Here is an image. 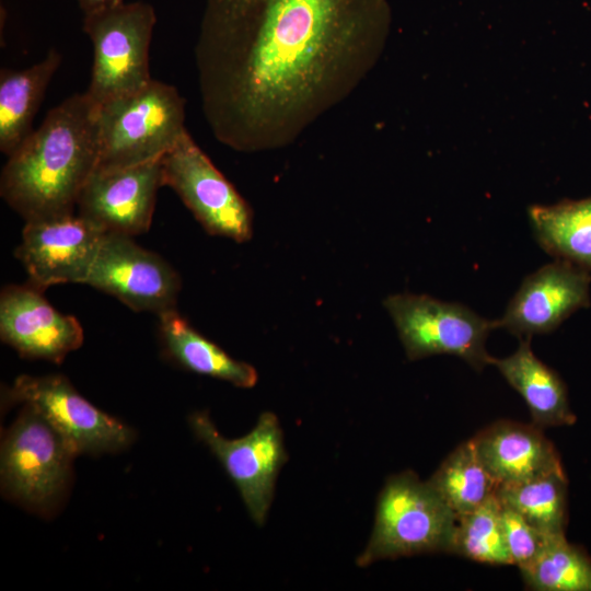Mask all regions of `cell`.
Listing matches in <instances>:
<instances>
[{
    "instance_id": "6da1fadb",
    "label": "cell",
    "mask_w": 591,
    "mask_h": 591,
    "mask_svg": "<svg viewBox=\"0 0 591 591\" xmlns=\"http://www.w3.org/2000/svg\"><path fill=\"white\" fill-rule=\"evenodd\" d=\"M387 0H206L195 46L205 119L243 153L296 142L375 66Z\"/></svg>"
},
{
    "instance_id": "7a4b0ae2",
    "label": "cell",
    "mask_w": 591,
    "mask_h": 591,
    "mask_svg": "<svg viewBox=\"0 0 591 591\" xmlns=\"http://www.w3.org/2000/svg\"><path fill=\"white\" fill-rule=\"evenodd\" d=\"M99 152V105L73 94L8 157L0 195L25 221L72 213Z\"/></svg>"
},
{
    "instance_id": "3957f363",
    "label": "cell",
    "mask_w": 591,
    "mask_h": 591,
    "mask_svg": "<svg viewBox=\"0 0 591 591\" xmlns=\"http://www.w3.org/2000/svg\"><path fill=\"white\" fill-rule=\"evenodd\" d=\"M185 100L171 84L152 79L140 90L99 106L96 169L163 158L186 130Z\"/></svg>"
},
{
    "instance_id": "277c9868",
    "label": "cell",
    "mask_w": 591,
    "mask_h": 591,
    "mask_svg": "<svg viewBox=\"0 0 591 591\" xmlns=\"http://www.w3.org/2000/svg\"><path fill=\"white\" fill-rule=\"evenodd\" d=\"M456 517L428 482L414 472L391 476L376 502L371 536L356 563L427 553H450Z\"/></svg>"
},
{
    "instance_id": "5b68a950",
    "label": "cell",
    "mask_w": 591,
    "mask_h": 591,
    "mask_svg": "<svg viewBox=\"0 0 591 591\" xmlns=\"http://www.w3.org/2000/svg\"><path fill=\"white\" fill-rule=\"evenodd\" d=\"M157 22L147 2L119 4L83 14L93 46L88 95L96 105L134 93L151 80L149 50Z\"/></svg>"
},
{
    "instance_id": "8992f818",
    "label": "cell",
    "mask_w": 591,
    "mask_h": 591,
    "mask_svg": "<svg viewBox=\"0 0 591 591\" xmlns=\"http://www.w3.org/2000/svg\"><path fill=\"white\" fill-rule=\"evenodd\" d=\"M384 308L392 317L409 360L433 355H453L477 371L491 364L485 347L496 322L460 303L443 302L426 294L389 296Z\"/></svg>"
},
{
    "instance_id": "52a82bcc",
    "label": "cell",
    "mask_w": 591,
    "mask_h": 591,
    "mask_svg": "<svg viewBox=\"0 0 591 591\" xmlns=\"http://www.w3.org/2000/svg\"><path fill=\"white\" fill-rule=\"evenodd\" d=\"M74 456L58 431L24 405L2 442V484L22 503L47 509L65 490Z\"/></svg>"
},
{
    "instance_id": "ba28073f",
    "label": "cell",
    "mask_w": 591,
    "mask_h": 591,
    "mask_svg": "<svg viewBox=\"0 0 591 591\" xmlns=\"http://www.w3.org/2000/svg\"><path fill=\"white\" fill-rule=\"evenodd\" d=\"M163 186L171 187L206 232L243 243L253 233V211L186 129L162 158Z\"/></svg>"
},
{
    "instance_id": "9c48e42d",
    "label": "cell",
    "mask_w": 591,
    "mask_h": 591,
    "mask_svg": "<svg viewBox=\"0 0 591 591\" xmlns=\"http://www.w3.org/2000/svg\"><path fill=\"white\" fill-rule=\"evenodd\" d=\"M189 424L237 487L253 521L263 525L278 474L288 460L277 416L263 413L252 431L239 439L224 438L205 412L194 413Z\"/></svg>"
},
{
    "instance_id": "30bf717a",
    "label": "cell",
    "mask_w": 591,
    "mask_h": 591,
    "mask_svg": "<svg viewBox=\"0 0 591 591\" xmlns=\"http://www.w3.org/2000/svg\"><path fill=\"white\" fill-rule=\"evenodd\" d=\"M7 397L39 413L76 455L115 452L127 447L134 437L126 425L91 404L60 374L20 375L7 391Z\"/></svg>"
},
{
    "instance_id": "8fae6325",
    "label": "cell",
    "mask_w": 591,
    "mask_h": 591,
    "mask_svg": "<svg viewBox=\"0 0 591 591\" xmlns=\"http://www.w3.org/2000/svg\"><path fill=\"white\" fill-rule=\"evenodd\" d=\"M106 232L78 212L25 221L15 257L28 283L45 290L85 283Z\"/></svg>"
},
{
    "instance_id": "7c38bea8",
    "label": "cell",
    "mask_w": 591,
    "mask_h": 591,
    "mask_svg": "<svg viewBox=\"0 0 591 591\" xmlns=\"http://www.w3.org/2000/svg\"><path fill=\"white\" fill-rule=\"evenodd\" d=\"M84 285L132 311L160 315L176 309L181 278L166 260L131 236L106 233Z\"/></svg>"
},
{
    "instance_id": "4fadbf2b",
    "label": "cell",
    "mask_w": 591,
    "mask_h": 591,
    "mask_svg": "<svg viewBox=\"0 0 591 591\" xmlns=\"http://www.w3.org/2000/svg\"><path fill=\"white\" fill-rule=\"evenodd\" d=\"M163 186L162 158L115 169H95L78 199V213L106 233L135 236L151 225Z\"/></svg>"
},
{
    "instance_id": "5bb4252c",
    "label": "cell",
    "mask_w": 591,
    "mask_h": 591,
    "mask_svg": "<svg viewBox=\"0 0 591 591\" xmlns=\"http://www.w3.org/2000/svg\"><path fill=\"white\" fill-rule=\"evenodd\" d=\"M591 274L556 259L526 276L496 328L519 338L555 331L575 311L590 304Z\"/></svg>"
},
{
    "instance_id": "9a60e30c",
    "label": "cell",
    "mask_w": 591,
    "mask_h": 591,
    "mask_svg": "<svg viewBox=\"0 0 591 591\" xmlns=\"http://www.w3.org/2000/svg\"><path fill=\"white\" fill-rule=\"evenodd\" d=\"M1 340L22 357L61 362L84 338L79 321L55 310L32 286L10 285L0 294Z\"/></svg>"
},
{
    "instance_id": "2e32d148",
    "label": "cell",
    "mask_w": 591,
    "mask_h": 591,
    "mask_svg": "<svg viewBox=\"0 0 591 591\" xmlns=\"http://www.w3.org/2000/svg\"><path fill=\"white\" fill-rule=\"evenodd\" d=\"M541 429L534 424L499 420L471 441L497 485L513 484L563 468L555 447Z\"/></svg>"
},
{
    "instance_id": "e0dca14e",
    "label": "cell",
    "mask_w": 591,
    "mask_h": 591,
    "mask_svg": "<svg viewBox=\"0 0 591 591\" xmlns=\"http://www.w3.org/2000/svg\"><path fill=\"white\" fill-rule=\"evenodd\" d=\"M520 339L512 355L501 359L493 358L491 364L522 396L535 426L572 425L576 416L570 409L561 378L535 356L531 348V337Z\"/></svg>"
},
{
    "instance_id": "ac0fdd59",
    "label": "cell",
    "mask_w": 591,
    "mask_h": 591,
    "mask_svg": "<svg viewBox=\"0 0 591 591\" xmlns=\"http://www.w3.org/2000/svg\"><path fill=\"white\" fill-rule=\"evenodd\" d=\"M60 62L61 55L51 48L44 59L26 69L1 70L0 150L5 155L15 151L34 130V116Z\"/></svg>"
},
{
    "instance_id": "d6986e66",
    "label": "cell",
    "mask_w": 591,
    "mask_h": 591,
    "mask_svg": "<svg viewBox=\"0 0 591 591\" xmlns=\"http://www.w3.org/2000/svg\"><path fill=\"white\" fill-rule=\"evenodd\" d=\"M158 317L165 350L182 367L239 387L248 389L256 384L257 372L251 364L232 358L204 337L176 309L163 312Z\"/></svg>"
},
{
    "instance_id": "ffe728a7",
    "label": "cell",
    "mask_w": 591,
    "mask_h": 591,
    "mask_svg": "<svg viewBox=\"0 0 591 591\" xmlns=\"http://www.w3.org/2000/svg\"><path fill=\"white\" fill-rule=\"evenodd\" d=\"M528 215L534 237L547 254L591 274V196L533 205Z\"/></svg>"
},
{
    "instance_id": "44dd1931",
    "label": "cell",
    "mask_w": 591,
    "mask_h": 591,
    "mask_svg": "<svg viewBox=\"0 0 591 591\" xmlns=\"http://www.w3.org/2000/svg\"><path fill=\"white\" fill-rule=\"evenodd\" d=\"M427 482L456 519L487 501L498 486L471 439L455 448Z\"/></svg>"
},
{
    "instance_id": "7402d4cb",
    "label": "cell",
    "mask_w": 591,
    "mask_h": 591,
    "mask_svg": "<svg viewBox=\"0 0 591 591\" xmlns=\"http://www.w3.org/2000/svg\"><path fill=\"white\" fill-rule=\"evenodd\" d=\"M496 496L545 535L565 534L567 478L563 468L523 482L498 485Z\"/></svg>"
},
{
    "instance_id": "603a6c76",
    "label": "cell",
    "mask_w": 591,
    "mask_h": 591,
    "mask_svg": "<svg viewBox=\"0 0 591 591\" xmlns=\"http://www.w3.org/2000/svg\"><path fill=\"white\" fill-rule=\"evenodd\" d=\"M535 591H591V559L565 534L548 536L537 557L520 570Z\"/></svg>"
},
{
    "instance_id": "cb8c5ba5",
    "label": "cell",
    "mask_w": 591,
    "mask_h": 591,
    "mask_svg": "<svg viewBox=\"0 0 591 591\" xmlns=\"http://www.w3.org/2000/svg\"><path fill=\"white\" fill-rule=\"evenodd\" d=\"M450 553L487 565H512L503 536L501 503L496 494L456 519Z\"/></svg>"
},
{
    "instance_id": "d4e9b609",
    "label": "cell",
    "mask_w": 591,
    "mask_h": 591,
    "mask_svg": "<svg viewBox=\"0 0 591 591\" xmlns=\"http://www.w3.org/2000/svg\"><path fill=\"white\" fill-rule=\"evenodd\" d=\"M501 523L512 565L522 570L537 557L548 535L540 532L517 511L503 503H501Z\"/></svg>"
},
{
    "instance_id": "484cf974",
    "label": "cell",
    "mask_w": 591,
    "mask_h": 591,
    "mask_svg": "<svg viewBox=\"0 0 591 591\" xmlns=\"http://www.w3.org/2000/svg\"><path fill=\"white\" fill-rule=\"evenodd\" d=\"M83 14L125 2L124 0H77Z\"/></svg>"
}]
</instances>
